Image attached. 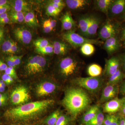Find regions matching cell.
<instances>
[{
  "label": "cell",
  "instance_id": "db71d44e",
  "mask_svg": "<svg viewBox=\"0 0 125 125\" xmlns=\"http://www.w3.org/2000/svg\"><path fill=\"white\" fill-rule=\"evenodd\" d=\"M8 67L6 64L0 60V71H5Z\"/></svg>",
  "mask_w": 125,
  "mask_h": 125
},
{
  "label": "cell",
  "instance_id": "e575fe53",
  "mask_svg": "<svg viewBox=\"0 0 125 125\" xmlns=\"http://www.w3.org/2000/svg\"><path fill=\"white\" fill-rule=\"evenodd\" d=\"M48 40L46 39L39 38L34 42L33 45L36 48H42L49 45Z\"/></svg>",
  "mask_w": 125,
  "mask_h": 125
},
{
  "label": "cell",
  "instance_id": "d6a6232c",
  "mask_svg": "<svg viewBox=\"0 0 125 125\" xmlns=\"http://www.w3.org/2000/svg\"><path fill=\"white\" fill-rule=\"evenodd\" d=\"M36 52L42 55H49L54 53L53 45L49 44L47 46L42 48H35Z\"/></svg>",
  "mask_w": 125,
  "mask_h": 125
},
{
  "label": "cell",
  "instance_id": "3957f363",
  "mask_svg": "<svg viewBox=\"0 0 125 125\" xmlns=\"http://www.w3.org/2000/svg\"><path fill=\"white\" fill-rule=\"evenodd\" d=\"M80 69V62L74 57H65L62 59L59 63V72L65 78H69L78 74Z\"/></svg>",
  "mask_w": 125,
  "mask_h": 125
},
{
  "label": "cell",
  "instance_id": "7402d4cb",
  "mask_svg": "<svg viewBox=\"0 0 125 125\" xmlns=\"http://www.w3.org/2000/svg\"><path fill=\"white\" fill-rule=\"evenodd\" d=\"M125 78V74L121 67L115 73L109 77L107 85H118Z\"/></svg>",
  "mask_w": 125,
  "mask_h": 125
},
{
  "label": "cell",
  "instance_id": "d590c367",
  "mask_svg": "<svg viewBox=\"0 0 125 125\" xmlns=\"http://www.w3.org/2000/svg\"><path fill=\"white\" fill-rule=\"evenodd\" d=\"M70 120V118L67 116L61 114L55 125H67Z\"/></svg>",
  "mask_w": 125,
  "mask_h": 125
},
{
  "label": "cell",
  "instance_id": "6f0895ef",
  "mask_svg": "<svg viewBox=\"0 0 125 125\" xmlns=\"http://www.w3.org/2000/svg\"><path fill=\"white\" fill-rule=\"evenodd\" d=\"M119 125H125V118L121 117L120 118Z\"/></svg>",
  "mask_w": 125,
  "mask_h": 125
},
{
  "label": "cell",
  "instance_id": "484cf974",
  "mask_svg": "<svg viewBox=\"0 0 125 125\" xmlns=\"http://www.w3.org/2000/svg\"><path fill=\"white\" fill-rule=\"evenodd\" d=\"M102 68L97 64H92L89 65L87 68V73L90 77H99L102 73Z\"/></svg>",
  "mask_w": 125,
  "mask_h": 125
},
{
  "label": "cell",
  "instance_id": "8d00e7d4",
  "mask_svg": "<svg viewBox=\"0 0 125 125\" xmlns=\"http://www.w3.org/2000/svg\"><path fill=\"white\" fill-rule=\"evenodd\" d=\"M5 73L11 76L13 79H16L18 78L17 74L14 68L13 67L8 66L5 71Z\"/></svg>",
  "mask_w": 125,
  "mask_h": 125
},
{
  "label": "cell",
  "instance_id": "680465c9",
  "mask_svg": "<svg viewBox=\"0 0 125 125\" xmlns=\"http://www.w3.org/2000/svg\"><path fill=\"white\" fill-rule=\"evenodd\" d=\"M118 18L122 22H125V13L119 16Z\"/></svg>",
  "mask_w": 125,
  "mask_h": 125
},
{
  "label": "cell",
  "instance_id": "60d3db41",
  "mask_svg": "<svg viewBox=\"0 0 125 125\" xmlns=\"http://www.w3.org/2000/svg\"><path fill=\"white\" fill-rule=\"evenodd\" d=\"M114 114H110L106 115L104 121L103 125H109L111 123L113 119Z\"/></svg>",
  "mask_w": 125,
  "mask_h": 125
},
{
  "label": "cell",
  "instance_id": "30bf717a",
  "mask_svg": "<svg viewBox=\"0 0 125 125\" xmlns=\"http://www.w3.org/2000/svg\"><path fill=\"white\" fill-rule=\"evenodd\" d=\"M119 92V86L118 85H107L102 92L99 103H106L116 97Z\"/></svg>",
  "mask_w": 125,
  "mask_h": 125
},
{
  "label": "cell",
  "instance_id": "603a6c76",
  "mask_svg": "<svg viewBox=\"0 0 125 125\" xmlns=\"http://www.w3.org/2000/svg\"><path fill=\"white\" fill-rule=\"evenodd\" d=\"M90 15H85L81 16L79 20V28L83 36L86 37L89 25Z\"/></svg>",
  "mask_w": 125,
  "mask_h": 125
},
{
  "label": "cell",
  "instance_id": "9c48e42d",
  "mask_svg": "<svg viewBox=\"0 0 125 125\" xmlns=\"http://www.w3.org/2000/svg\"><path fill=\"white\" fill-rule=\"evenodd\" d=\"M125 13V0H113L108 15L112 18H118Z\"/></svg>",
  "mask_w": 125,
  "mask_h": 125
},
{
  "label": "cell",
  "instance_id": "f907efd6",
  "mask_svg": "<svg viewBox=\"0 0 125 125\" xmlns=\"http://www.w3.org/2000/svg\"><path fill=\"white\" fill-rule=\"evenodd\" d=\"M11 23V20L10 16L0 20V25L1 26H4L5 25Z\"/></svg>",
  "mask_w": 125,
  "mask_h": 125
},
{
  "label": "cell",
  "instance_id": "816d5d0a",
  "mask_svg": "<svg viewBox=\"0 0 125 125\" xmlns=\"http://www.w3.org/2000/svg\"><path fill=\"white\" fill-rule=\"evenodd\" d=\"M49 2L56 4L63 7H64L66 5L65 2L62 0H52L49 1Z\"/></svg>",
  "mask_w": 125,
  "mask_h": 125
},
{
  "label": "cell",
  "instance_id": "ee69618b",
  "mask_svg": "<svg viewBox=\"0 0 125 125\" xmlns=\"http://www.w3.org/2000/svg\"><path fill=\"white\" fill-rule=\"evenodd\" d=\"M11 58L13 61L16 66H18L20 64L21 59L22 58L23 55L19 56L11 55Z\"/></svg>",
  "mask_w": 125,
  "mask_h": 125
},
{
  "label": "cell",
  "instance_id": "f35d334b",
  "mask_svg": "<svg viewBox=\"0 0 125 125\" xmlns=\"http://www.w3.org/2000/svg\"><path fill=\"white\" fill-rule=\"evenodd\" d=\"M1 79L7 85H10L14 81L13 78L5 73L1 76Z\"/></svg>",
  "mask_w": 125,
  "mask_h": 125
},
{
  "label": "cell",
  "instance_id": "5b68a950",
  "mask_svg": "<svg viewBox=\"0 0 125 125\" xmlns=\"http://www.w3.org/2000/svg\"><path fill=\"white\" fill-rule=\"evenodd\" d=\"M73 83L78 87L84 89L90 93H95L101 88L103 81V80L99 76L87 78L78 77L73 80Z\"/></svg>",
  "mask_w": 125,
  "mask_h": 125
},
{
  "label": "cell",
  "instance_id": "ac0fdd59",
  "mask_svg": "<svg viewBox=\"0 0 125 125\" xmlns=\"http://www.w3.org/2000/svg\"><path fill=\"white\" fill-rule=\"evenodd\" d=\"M100 21V19L97 16L90 15L89 25L86 37H91L96 35Z\"/></svg>",
  "mask_w": 125,
  "mask_h": 125
},
{
  "label": "cell",
  "instance_id": "f5cc1de1",
  "mask_svg": "<svg viewBox=\"0 0 125 125\" xmlns=\"http://www.w3.org/2000/svg\"><path fill=\"white\" fill-rule=\"evenodd\" d=\"M4 31L1 27H0V44L4 42Z\"/></svg>",
  "mask_w": 125,
  "mask_h": 125
},
{
  "label": "cell",
  "instance_id": "4dcf8cb0",
  "mask_svg": "<svg viewBox=\"0 0 125 125\" xmlns=\"http://www.w3.org/2000/svg\"><path fill=\"white\" fill-rule=\"evenodd\" d=\"M118 36L122 47L125 48V22L120 23Z\"/></svg>",
  "mask_w": 125,
  "mask_h": 125
},
{
  "label": "cell",
  "instance_id": "11a10c76",
  "mask_svg": "<svg viewBox=\"0 0 125 125\" xmlns=\"http://www.w3.org/2000/svg\"><path fill=\"white\" fill-rule=\"evenodd\" d=\"M10 5V1L7 0H0V6Z\"/></svg>",
  "mask_w": 125,
  "mask_h": 125
},
{
  "label": "cell",
  "instance_id": "8fae6325",
  "mask_svg": "<svg viewBox=\"0 0 125 125\" xmlns=\"http://www.w3.org/2000/svg\"><path fill=\"white\" fill-rule=\"evenodd\" d=\"M15 38L22 44L28 45L31 42L32 34L31 31L24 27H18L14 30Z\"/></svg>",
  "mask_w": 125,
  "mask_h": 125
},
{
  "label": "cell",
  "instance_id": "9a60e30c",
  "mask_svg": "<svg viewBox=\"0 0 125 125\" xmlns=\"http://www.w3.org/2000/svg\"><path fill=\"white\" fill-rule=\"evenodd\" d=\"M123 99L117 97L105 103L103 107V111L110 114H113L120 111Z\"/></svg>",
  "mask_w": 125,
  "mask_h": 125
},
{
  "label": "cell",
  "instance_id": "6da1fadb",
  "mask_svg": "<svg viewBox=\"0 0 125 125\" xmlns=\"http://www.w3.org/2000/svg\"><path fill=\"white\" fill-rule=\"evenodd\" d=\"M55 102L53 99H48L27 103L7 109L4 113L3 117L11 123L32 120L45 114Z\"/></svg>",
  "mask_w": 125,
  "mask_h": 125
},
{
  "label": "cell",
  "instance_id": "8992f818",
  "mask_svg": "<svg viewBox=\"0 0 125 125\" xmlns=\"http://www.w3.org/2000/svg\"><path fill=\"white\" fill-rule=\"evenodd\" d=\"M46 60L43 57L36 55L31 57L28 60L25 69L29 75L36 74L44 70Z\"/></svg>",
  "mask_w": 125,
  "mask_h": 125
},
{
  "label": "cell",
  "instance_id": "ffe728a7",
  "mask_svg": "<svg viewBox=\"0 0 125 125\" xmlns=\"http://www.w3.org/2000/svg\"><path fill=\"white\" fill-rule=\"evenodd\" d=\"M100 109L98 105L92 106L84 114L81 119L82 123L86 125L94 118Z\"/></svg>",
  "mask_w": 125,
  "mask_h": 125
},
{
  "label": "cell",
  "instance_id": "7c38bea8",
  "mask_svg": "<svg viewBox=\"0 0 125 125\" xmlns=\"http://www.w3.org/2000/svg\"><path fill=\"white\" fill-rule=\"evenodd\" d=\"M104 47L109 55H112L118 51L122 47V45L118 34L105 40Z\"/></svg>",
  "mask_w": 125,
  "mask_h": 125
},
{
  "label": "cell",
  "instance_id": "f6af8a7d",
  "mask_svg": "<svg viewBox=\"0 0 125 125\" xmlns=\"http://www.w3.org/2000/svg\"><path fill=\"white\" fill-rule=\"evenodd\" d=\"M43 32L45 33H48L50 32L53 29L48 24L46 21H45L43 23Z\"/></svg>",
  "mask_w": 125,
  "mask_h": 125
},
{
  "label": "cell",
  "instance_id": "52a82bcc",
  "mask_svg": "<svg viewBox=\"0 0 125 125\" xmlns=\"http://www.w3.org/2000/svg\"><path fill=\"white\" fill-rule=\"evenodd\" d=\"M30 97L29 92L27 87L20 85L16 87L11 91L10 98L13 105H19L28 102Z\"/></svg>",
  "mask_w": 125,
  "mask_h": 125
},
{
  "label": "cell",
  "instance_id": "7a4b0ae2",
  "mask_svg": "<svg viewBox=\"0 0 125 125\" xmlns=\"http://www.w3.org/2000/svg\"><path fill=\"white\" fill-rule=\"evenodd\" d=\"M90 99L88 94L81 88L73 87L66 91L62 103L74 118L89 106Z\"/></svg>",
  "mask_w": 125,
  "mask_h": 125
},
{
  "label": "cell",
  "instance_id": "cb8c5ba5",
  "mask_svg": "<svg viewBox=\"0 0 125 125\" xmlns=\"http://www.w3.org/2000/svg\"><path fill=\"white\" fill-rule=\"evenodd\" d=\"M24 22L31 28H36L38 26V22L34 13L32 11L27 12L25 14Z\"/></svg>",
  "mask_w": 125,
  "mask_h": 125
},
{
  "label": "cell",
  "instance_id": "f1b7e54d",
  "mask_svg": "<svg viewBox=\"0 0 125 125\" xmlns=\"http://www.w3.org/2000/svg\"><path fill=\"white\" fill-rule=\"evenodd\" d=\"M61 114L60 110H56L45 119V123L47 125H55Z\"/></svg>",
  "mask_w": 125,
  "mask_h": 125
},
{
  "label": "cell",
  "instance_id": "d6986e66",
  "mask_svg": "<svg viewBox=\"0 0 125 125\" xmlns=\"http://www.w3.org/2000/svg\"><path fill=\"white\" fill-rule=\"evenodd\" d=\"M54 53L58 55H65L70 49L69 46L62 42L55 41L53 43Z\"/></svg>",
  "mask_w": 125,
  "mask_h": 125
},
{
  "label": "cell",
  "instance_id": "bcb514c9",
  "mask_svg": "<svg viewBox=\"0 0 125 125\" xmlns=\"http://www.w3.org/2000/svg\"><path fill=\"white\" fill-rule=\"evenodd\" d=\"M122 105L120 110V115L121 117H125V97H124L122 98Z\"/></svg>",
  "mask_w": 125,
  "mask_h": 125
},
{
  "label": "cell",
  "instance_id": "681fc988",
  "mask_svg": "<svg viewBox=\"0 0 125 125\" xmlns=\"http://www.w3.org/2000/svg\"><path fill=\"white\" fill-rule=\"evenodd\" d=\"M119 93L125 97V80H123L121 83L120 85L119 86Z\"/></svg>",
  "mask_w": 125,
  "mask_h": 125
},
{
  "label": "cell",
  "instance_id": "836d02e7",
  "mask_svg": "<svg viewBox=\"0 0 125 125\" xmlns=\"http://www.w3.org/2000/svg\"><path fill=\"white\" fill-rule=\"evenodd\" d=\"M61 11V10L56 9L50 3H48L46 9V14L49 16L56 17L59 15Z\"/></svg>",
  "mask_w": 125,
  "mask_h": 125
},
{
  "label": "cell",
  "instance_id": "277c9868",
  "mask_svg": "<svg viewBox=\"0 0 125 125\" xmlns=\"http://www.w3.org/2000/svg\"><path fill=\"white\" fill-rule=\"evenodd\" d=\"M62 38L70 45L75 48L81 47L85 43H90L94 45H100L102 42L96 39L84 37L72 30L66 31L62 34Z\"/></svg>",
  "mask_w": 125,
  "mask_h": 125
},
{
  "label": "cell",
  "instance_id": "ba28073f",
  "mask_svg": "<svg viewBox=\"0 0 125 125\" xmlns=\"http://www.w3.org/2000/svg\"><path fill=\"white\" fill-rule=\"evenodd\" d=\"M120 22L108 21L103 25L99 32V36L102 40L108 39L118 34Z\"/></svg>",
  "mask_w": 125,
  "mask_h": 125
},
{
  "label": "cell",
  "instance_id": "83f0119b",
  "mask_svg": "<svg viewBox=\"0 0 125 125\" xmlns=\"http://www.w3.org/2000/svg\"><path fill=\"white\" fill-rule=\"evenodd\" d=\"M81 52L84 55L90 56L94 53L95 48L93 44L90 43H86L82 45L80 47Z\"/></svg>",
  "mask_w": 125,
  "mask_h": 125
},
{
  "label": "cell",
  "instance_id": "44dd1931",
  "mask_svg": "<svg viewBox=\"0 0 125 125\" xmlns=\"http://www.w3.org/2000/svg\"><path fill=\"white\" fill-rule=\"evenodd\" d=\"M90 1L87 0H66L65 2L69 9L76 10L83 9L89 4Z\"/></svg>",
  "mask_w": 125,
  "mask_h": 125
},
{
  "label": "cell",
  "instance_id": "ab89813d",
  "mask_svg": "<svg viewBox=\"0 0 125 125\" xmlns=\"http://www.w3.org/2000/svg\"><path fill=\"white\" fill-rule=\"evenodd\" d=\"M121 62V67L125 74V52L119 54L118 56Z\"/></svg>",
  "mask_w": 125,
  "mask_h": 125
},
{
  "label": "cell",
  "instance_id": "9f6ffc18",
  "mask_svg": "<svg viewBox=\"0 0 125 125\" xmlns=\"http://www.w3.org/2000/svg\"><path fill=\"white\" fill-rule=\"evenodd\" d=\"M10 14L9 12H6V13H4L0 15V20L2 19H5V18H7V17H10Z\"/></svg>",
  "mask_w": 125,
  "mask_h": 125
},
{
  "label": "cell",
  "instance_id": "7dc6e473",
  "mask_svg": "<svg viewBox=\"0 0 125 125\" xmlns=\"http://www.w3.org/2000/svg\"><path fill=\"white\" fill-rule=\"evenodd\" d=\"M6 64L9 67H12L14 68L15 67V65L11 58V56H9L6 58Z\"/></svg>",
  "mask_w": 125,
  "mask_h": 125
},
{
  "label": "cell",
  "instance_id": "f546056e",
  "mask_svg": "<svg viewBox=\"0 0 125 125\" xmlns=\"http://www.w3.org/2000/svg\"><path fill=\"white\" fill-rule=\"evenodd\" d=\"M104 118H105V117H104V115L103 112L100 109L94 118L85 125H90L96 124V123L101 125H103Z\"/></svg>",
  "mask_w": 125,
  "mask_h": 125
},
{
  "label": "cell",
  "instance_id": "2e32d148",
  "mask_svg": "<svg viewBox=\"0 0 125 125\" xmlns=\"http://www.w3.org/2000/svg\"><path fill=\"white\" fill-rule=\"evenodd\" d=\"M10 1L11 11H20L25 13L31 11V4L27 1L24 0Z\"/></svg>",
  "mask_w": 125,
  "mask_h": 125
},
{
  "label": "cell",
  "instance_id": "b9f144b4",
  "mask_svg": "<svg viewBox=\"0 0 125 125\" xmlns=\"http://www.w3.org/2000/svg\"><path fill=\"white\" fill-rule=\"evenodd\" d=\"M11 8L10 5L0 6V15L4 13L9 12L11 10Z\"/></svg>",
  "mask_w": 125,
  "mask_h": 125
},
{
  "label": "cell",
  "instance_id": "91938a15",
  "mask_svg": "<svg viewBox=\"0 0 125 125\" xmlns=\"http://www.w3.org/2000/svg\"><path fill=\"white\" fill-rule=\"evenodd\" d=\"M5 90V88H4L1 86L0 84V93H3L4 92Z\"/></svg>",
  "mask_w": 125,
  "mask_h": 125
},
{
  "label": "cell",
  "instance_id": "74e56055",
  "mask_svg": "<svg viewBox=\"0 0 125 125\" xmlns=\"http://www.w3.org/2000/svg\"><path fill=\"white\" fill-rule=\"evenodd\" d=\"M8 100V96L7 94L0 93V107L6 105Z\"/></svg>",
  "mask_w": 125,
  "mask_h": 125
},
{
  "label": "cell",
  "instance_id": "c3c4849f",
  "mask_svg": "<svg viewBox=\"0 0 125 125\" xmlns=\"http://www.w3.org/2000/svg\"><path fill=\"white\" fill-rule=\"evenodd\" d=\"M45 21L52 28L54 29V28L56 27L57 24V22L55 20L49 19Z\"/></svg>",
  "mask_w": 125,
  "mask_h": 125
},
{
  "label": "cell",
  "instance_id": "5bb4252c",
  "mask_svg": "<svg viewBox=\"0 0 125 125\" xmlns=\"http://www.w3.org/2000/svg\"><path fill=\"white\" fill-rule=\"evenodd\" d=\"M121 67V62L118 56H113L106 61L105 73L109 77L115 73Z\"/></svg>",
  "mask_w": 125,
  "mask_h": 125
},
{
  "label": "cell",
  "instance_id": "d4e9b609",
  "mask_svg": "<svg viewBox=\"0 0 125 125\" xmlns=\"http://www.w3.org/2000/svg\"><path fill=\"white\" fill-rule=\"evenodd\" d=\"M113 0H97L95 5L98 10L108 15V10Z\"/></svg>",
  "mask_w": 125,
  "mask_h": 125
},
{
  "label": "cell",
  "instance_id": "7bdbcfd3",
  "mask_svg": "<svg viewBox=\"0 0 125 125\" xmlns=\"http://www.w3.org/2000/svg\"><path fill=\"white\" fill-rule=\"evenodd\" d=\"M19 48L17 43L13 42L11 46V49L9 52V54H14L18 52L19 51Z\"/></svg>",
  "mask_w": 125,
  "mask_h": 125
},
{
  "label": "cell",
  "instance_id": "4316f807",
  "mask_svg": "<svg viewBox=\"0 0 125 125\" xmlns=\"http://www.w3.org/2000/svg\"><path fill=\"white\" fill-rule=\"evenodd\" d=\"M10 14L11 23H20L24 22L25 14L23 12L10 10Z\"/></svg>",
  "mask_w": 125,
  "mask_h": 125
},
{
  "label": "cell",
  "instance_id": "4fadbf2b",
  "mask_svg": "<svg viewBox=\"0 0 125 125\" xmlns=\"http://www.w3.org/2000/svg\"><path fill=\"white\" fill-rule=\"evenodd\" d=\"M57 86L52 82H43L37 86L36 90V95L39 97L47 96L56 91Z\"/></svg>",
  "mask_w": 125,
  "mask_h": 125
},
{
  "label": "cell",
  "instance_id": "1f68e13d",
  "mask_svg": "<svg viewBox=\"0 0 125 125\" xmlns=\"http://www.w3.org/2000/svg\"><path fill=\"white\" fill-rule=\"evenodd\" d=\"M14 41L8 39L4 41L1 45V51L5 54H9Z\"/></svg>",
  "mask_w": 125,
  "mask_h": 125
},
{
  "label": "cell",
  "instance_id": "e0dca14e",
  "mask_svg": "<svg viewBox=\"0 0 125 125\" xmlns=\"http://www.w3.org/2000/svg\"><path fill=\"white\" fill-rule=\"evenodd\" d=\"M61 21L62 29L65 31H70L76 27V23L69 11H67L63 15L61 18Z\"/></svg>",
  "mask_w": 125,
  "mask_h": 125
}]
</instances>
